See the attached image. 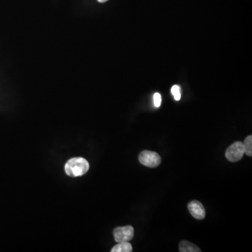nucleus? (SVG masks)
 <instances>
[{"label":"nucleus","instance_id":"nucleus-3","mask_svg":"<svg viewBox=\"0 0 252 252\" xmlns=\"http://www.w3.org/2000/svg\"><path fill=\"white\" fill-rule=\"evenodd\" d=\"M245 149L243 142H235L227 149L225 158L230 162H237L243 158Z\"/></svg>","mask_w":252,"mask_h":252},{"label":"nucleus","instance_id":"nucleus-8","mask_svg":"<svg viewBox=\"0 0 252 252\" xmlns=\"http://www.w3.org/2000/svg\"><path fill=\"white\" fill-rule=\"evenodd\" d=\"M244 149H245V154H246L248 157H252V136L249 135L248 137L245 139V142L243 143Z\"/></svg>","mask_w":252,"mask_h":252},{"label":"nucleus","instance_id":"nucleus-6","mask_svg":"<svg viewBox=\"0 0 252 252\" xmlns=\"http://www.w3.org/2000/svg\"><path fill=\"white\" fill-rule=\"evenodd\" d=\"M180 252H200L201 250L197 247L195 244L190 243V242L184 240L181 242L180 244Z\"/></svg>","mask_w":252,"mask_h":252},{"label":"nucleus","instance_id":"nucleus-2","mask_svg":"<svg viewBox=\"0 0 252 252\" xmlns=\"http://www.w3.org/2000/svg\"><path fill=\"white\" fill-rule=\"evenodd\" d=\"M139 161L146 167H156L161 162V158L157 152L144 151L139 156Z\"/></svg>","mask_w":252,"mask_h":252},{"label":"nucleus","instance_id":"nucleus-7","mask_svg":"<svg viewBox=\"0 0 252 252\" xmlns=\"http://www.w3.org/2000/svg\"><path fill=\"white\" fill-rule=\"evenodd\" d=\"M112 252H132V247L128 242L119 243L112 248Z\"/></svg>","mask_w":252,"mask_h":252},{"label":"nucleus","instance_id":"nucleus-9","mask_svg":"<svg viewBox=\"0 0 252 252\" xmlns=\"http://www.w3.org/2000/svg\"><path fill=\"white\" fill-rule=\"evenodd\" d=\"M172 94H173L175 100L179 101L181 99V88L180 86L174 85L171 89Z\"/></svg>","mask_w":252,"mask_h":252},{"label":"nucleus","instance_id":"nucleus-10","mask_svg":"<svg viewBox=\"0 0 252 252\" xmlns=\"http://www.w3.org/2000/svg\"><path fill=\"white\" fill-rule=\"evenodd\" d=\"M161 94H158V93H156L154 94V104L157 108L160 107L161 105Z\"/></svg>","mask_w":252,"mask_h":252},{"label":"nucleus","instance_id":"nucleus-11","mask_svg":"<svg viewBox=\"0 0 252 252\" xmlns=\"http://www.w3.org/2000/svg\"><path fill=\"white\" fill-rule=\"evenodd\" d=\"M97 1H98L99 2H100V3H104V2H106V1H108V0H97Z\"/></svg>","mask_w":252,"mask_h":252},{"label":"nucleus","instance_id":"nucleus-5","mask_svg":"<svg viewBox=\"0 0 252 252\" xmlns=\"http://www.w3.org/2000/svg\"><path fill=\"white\" fill-rule=\"evenodd\" d=\"M189 211L194 218L203 220L205 218V210L203 204L198 200H193L188 205Z\"/></svg>","mask_w":252,"mask_h":252},{"label":"nucleus","instance_id":"nucleus-1","mask_svg":"<svg viewBox=\"0 0 252 252\" xmlns=\"http://www.w3.org/2000/svg\"><path fill=\"white\" fill-rule=\"evenodd\" d=\"M89 162L84 158H73L68 160L64 166V171L69 177H81L89 171Z\"/></svg>","mask_w":252,"mask_h":252},{"label":"nucleus","instance_id":"nucleus-4","mask_svg":"<svg viewBox=\"0 0 252 252\" xmlns=\"http://www.w3.org/2000/svg\"><path fill=\"white\" fill-rule=\"evenodd\" d=\"M134 230L133 227L131 225L126 226L117 227L113 231L114 240L117 243H124V242H129L133 238Z\"/></svg>","mask_w":252,"mask_h":252}]
</instances>
